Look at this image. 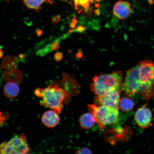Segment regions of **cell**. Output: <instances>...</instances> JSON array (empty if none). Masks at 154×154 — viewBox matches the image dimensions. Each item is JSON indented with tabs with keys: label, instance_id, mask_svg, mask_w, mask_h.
<instances>
[{
	"label": "cell",
	"instance_id": "obj_1",
	"mask_svg": "<svg viewBox=\"0 0 154 154\" xmlns=\"http://www.w3.org/2000/svg\"><path fill=\"white\" fill-rule=\"evenodd\" d=\"M122 88L129 96L140 94L149 99L154 94V63L140 61L126 72Z\"/></svg>",
	"mask_w": 154,
	"mask_h": 154
},
{
	"label": "cell",
	"instance_id": "obj_2",
	"mask_svg": "<svg viewBox=\"0 0 154 154\" xmlns=\"http://www.w3.org/2000/svg\"><path fill=\"white\" fill-rule=\"evenodd\" d=\"M34 93L42 99L40 105L50 108L58 114L63 109V102L69 98L68 92L60 87L57 84H51L43 89L37 88Z\"/></svg>",
	"mask_w": 154,
	"mask_h": 154
},
{
	"label": "cell",
	"instance_id": "obj_3",
	"mask_svg": "<svg viewBox=\"0 0 154 154\" xmlns=\"http://www.w3.org/2000/svg\"><path fill=\"white\" fill-rule=\"evenodd\" d=\"M123 74L120 71L109 74H101L94 77L90 89L95 95H103L113 89L121 90L123 84Z\"/></svg>",
	"mask_w": 154,
	"mask_h": 154
},
{
	"label": "cell",
	"instance_id": "obj_4",
	"mask_svg": "<svg viewBox=\"0 0 154 154\" xmlns=\"http://www.w3.org/2000/svg\"><path fill=\"white\" fill-rule=\"evenodd\" d=\"M88 109L94 116L100 130H103L107 125L115 124L118 121L119 110L103 106L88 105Z\"/></svg>",
	"mask_w": 154,
	"mask_h": 154
},
{
	"label": "cell",
	"instance_id": "obj_5",
	"mask_svg": "<svg viewBox=\"0 0 154 154\" xmlns=\"http://www.w3.org/2000/svg\"><path fill=\"white\" fill-rule=\"evenodd\" d=\"M30 150L24 134H19L0 144V154H28Z\"/></svg>",
	"mask_w": 154,
	"mask_h": 154
},
{
	"label": "cell",
	"instance_id": "obj_6",
	"mask_svg": "<svg viewBox=\"0 0 154 154\" xmlns=\"http://www.w3.org/2000/svg\"><path fill=\"white\" fill-rule=\"evenodd\" d=\"M121 91V90L113 89L97 96L94 100V104L119 110Z\"/></svg>",
	"mask_w": 154,
	"mask_h": 154
},
{
	"label": "cell",
	"instance_id": "obj_7",
	"mask_svg": "<svg viewBox=\"0 0 154 154\" xmlns=\"http://www.w3.org/2000/svg\"><path fill=\"white\" fill-rule=\"evenodd\" d=\"M134 117L135 121L138 126L142 128H147L151 122L152 112L149 109L144 106L137 110Z\"/></svg>",
	"mask_w": 154,
	"mask_h": 154
},
{
	"label": "cell",
	"instance_id": "obj_8",
	"mask_svg": "<svg viewBox=\"0 0 154 154\" xmlns=\"http://www.w3.org/2000/svg\"><path fill=\"white\" fill-rule=\"evenodd\" d=\"M132 12L131 5L128 1L120 0L117 2L113 6V14L120 20L128 18Z\"/></svg>",
	"mask_w": 154,
	"mask_h": 154
},
{
	"label": "cell",
	"instance_id": "obj_9",
	"mask_svg": "<svg viewBox=\"0 0 154 154\" xmlns=\"http://www.w3.org/2000/svg\"><path fill=\"white\" fill-rule=\"evenodd\" d=\"M60 119L58 114L52 110L48 111L44 113L42 121L45 126L53 128L58 124Z\"/></svg>",
	"mask_w": 154,
	"mask_h": 154
},
{
	"label": "cell",
	"instance_id": "obj_10",
	"mask_svg": "<svg viewBox=\"0 0 154 154\" xmlns=\"http://www.w3.org/2000/svg\"><path fill=\"white\" fill-rule=\"evenodd\" d=\"M19 84L13 82H8L4 87L5 95L9 99H13L18 95L20 92Z\"/></svg>",
	"mask_w": 154,
	"mask_h": 154
},
{
	"label": "cell",
	"instance_id": "obj_11",
	"mask_svg": "<svg viewBox=\"0 0 154 154\" xmlns=\"http://www.w3.org/2000/svg\"><path fill=\"white\" fill-rule=\"evenodd\" d=\"M79 121L81 127L85 129L91 128L96 123L95 119L91 112L86 113L82 115Z\"/></svg>",
	"mask_w": 154,
	"mask_h": 154
},
{
	"label": "cell",
	"instance_id": "obj_12",
	"mask_svg": "<svg viewBox=\"0 0 154 154\" xmlns=\"http://www.w3.org/2000/svg\"><path fill=\"white\" fill-rule=\"evenodd\" d=\"M5 79L6 82H13L19 84L23 78L22 72L17 69H13L5 73Z\"/></svg>",
	"mask_w": 154,
	"mask_h": 154
},
{
	"label": "cell",
	"instance_id": "obj_13",
	"mask_svg": "<svg viewBox=\"0 0 154 154\" xmlns=\"http://www.w3.org/2000/svg\"><path fill=\"white\" fill-rule=\"evenodd\" d=\"M134 105V101L130 98L123 97L119 101V108L121 111L125 112L132 111Z\"/></svg>",
	"mask_w": 154,
	"mask_h": 154
},
{
	"label": "cell",
	"instance_id": "obj_14",
	"mask_svg": "<svg viewBox=\"0 0 154 154\" xmlns=\"http://www.w3.org/2000/svg\"><path fill=\"white\" fill-rule=\"evenodd\" d=\"M48 0H23L24 4L29 9L38 11L42 8L43 3Z\"/></svg>",
	"mask_w": 154,
	"mask_h": 154
},
{
	"label": "cell",
	"instance_id": "obj_15",
	"mask_svg": "<svg viewBox=\"0 0 154 154\" xmlns=\"http://www.w3.org/2000/svg\"><path fill=\"white\" fill-rule=\"evenodd\" d=\"M75 7H81L84 8H87L94 0H72Z\"/></svg>",
	"mask_w": 154,
	"mask_h": 154
},
{
	"label": "cell",
	"instance_id": "obj_16",
	"mask_svg": "<svg viewBox=\"0 0 154 154\" xmlns=\"http://www.w3.org/2000/svg\"><path fill=\"white\" fill-rule=\"evenodd\" d=\"M10 115L8 113L3 112L0 111V126H2L6 121L9 120Z\"/></svg>",
	"mask_w": 154,
	"mask_h": 154
},
{
	"label": "cell",
	"instance_id": "obj_17",
	"mask_svg": "<svg viewBox=\"0 0 154 154\" xmlns=\"http://www.w3.org/2000/svg\"><path fill=\"white\" fill-rule=\"evenodd\" d=\"M59 40H55L54 42L51 43V45H49L51 51H57V50L59 49L60 46V42L59 41Z\"/></svg>",
	"mask_w": 154,
	"mask_h": 154
},
{
	"label": "cell",
	"instance_id": "obj_18",
	"mask_svg": "<svg viewBox=\"0 0 154 154\" xmlns=\"http://www.w3.org/2000/svg\"><path fill=\"white\" fill-rule=\"evenodd\" d=\"M77 154H91L92 153L91 150L88 148L84 147L82 149H79L76 152Z\"/></svg>",
	"mask_w": 154,
	"mask_h": 154
},
{
	"label": "cell",
	"instance_id": "obj_19",
	"mask_svg": "<svg viewBox=\"0 0 154 154\" xmlns=\"http://www.w3.org/2000/svg\"><path fill=\"white\" fill-rule=\"evenodd\" d=\"M63 55L62 53L60 52H57L55 54L54 59L57 61H60L62 59Z\"/></svg>",
	"mask_w": 154,
	"mask_h": 154
},
{
	"label": "cell",
	"instance_id": "obj_20",
	"mask_svg": "<svg viewBox=\"0 0 154 154\" xmlns=\"http://www.w3.org/2000/svg\"><path fill=\"white\" fill-rule=\"evenodd\" d=\"M60 17H59L58 16H55L53 18L52 22L53 23H55L59 22V21L60 20Z\"/></svg>",
	"mask_w": 154,
	"mask_h": 154
},
{
	"label": "cell",
	"instance_id": "obj_21",
	"mask_svg": "<svg viewBox=\"0 0 154 154\" xmlns=\"http://www.w3.org/2000/svg\"><path fill=\"white\" fill-rule=\"evenodd\" d=\"M76 32H82L84 31V28L82 26H78V27L75 30Z\"/></svg>",
	"mask_w": 154,
	"mask_h": 154
},
{
	"label": "cell",
	"instance_id": "obj_22",
	"mask_svg": "<svg viewBox=\"0 0 154 154\" xmlns=\"http://www.w3.org/2000/svg\"><path fill=\"white\" fill-rule=\"evenodd\" d=\"M70 26L72 28H74L76 26V23H75L72 22L70 23Z\"/></svg>",
	"mask_w": 154,
	"mask_h": 154
}]
</instances>
